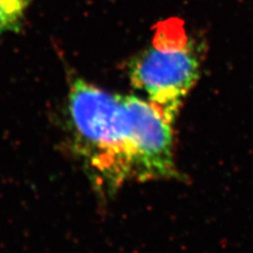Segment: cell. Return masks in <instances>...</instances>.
Segmentation results:
<instances>
[{
    "instance_id": "6da1fadb",
    "label": "cell",
    "mask_w": 253,
    "mask_h": 253,
    "mask_svg": "<svg viewBox=\"0 0 253 253\" xmlns=\"http://www.w3.org/2000/svg\"><path fill=\"white\" fill-rule=\"evenodd\" d=\"M67 110L73 148L101 190L115 192L128 180H140L151 133L146 98L111 93L76 77Z\"/></svg>"
},
{
    "instance_id": "3957f363",
    "label": "cell",
    "mask_w": 253,
    "mask_h": 253,
    "mask_svg": "<svg viewBox=\"0 0 253 253\" xmlns=\"http://www.w3.org/2000/svg\"><path fill=\"white\" fill-rule=\"evenodd\" d=\"M32 0H0V35L16 33L25 22Z\"/></svg>"
},
{
    "instance_id": "7a4b0ae2",
    "label": "cell",
    "mask_w": 253,
    "mask_h": 253,
    "mask_svg": "<svg viewBox=\"0 0 253 253\" xmlns=\"http://www.w3.org/2000/svg\"><path fill=\"white\" fill-rule=\"evenodd\" d=\"M203 42L178 18L158 23L152 41L128 63L132 85L174 123L203 65Z\"/></svg>"
}]
</instances>
